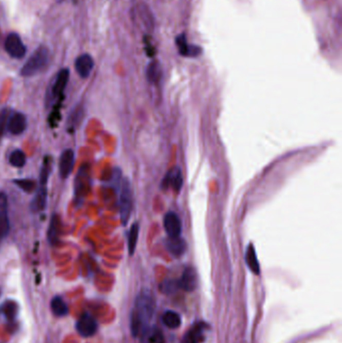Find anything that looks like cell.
I'll list each match as a JSON object with an SVG mask.
<instances>
[{
	"mask_svg": "<svg viewBox=\"0 0 342 343\" xmlns=\"http://www.w3.org/2000/svg\"><path fill=\"white\" fill-rule=\"evenodd\" d=\"M155 308L156 302L153 294L148 290H142L136 298L135 307L131 314V330L135 337L141 336L150 326Z\"/></svg>",
	"mask_w": 342,
	"mask_h": 343,
	"instance_id": "obj_1",
	"label": "cell"
},
{
	"mask_svg": "<svg viewBox=\"0 0 342 343\" xmlns=\"http://www.w3.org/2000/svg\"><path fill=\"white\" fill-rule=\"evenodd\" d=\"M49 62V51L46 47H39L25 62L21 68V76L25 78L33 77L42 71Z\"/></svg>",
	"mask_w": 342,
	"mask_h": 343,
	"instance_id": "obj_2",
	"label": "cell"
},
{
	"mask_svg": "<svg viewBox=\"0 0 342 343\" xmlns=\"http://www.w3.org/2000/svg\"><path fill=\"white\" fill-rule=\"evenodd\" d=\"M133 210V191L130 182L125 179L121 184V196H120V214L121 221L125 226L131 217Z\"/></svg>",
	"mask_w": 342,
	"mask_h": 343,
	"instance_id": "obj_3",
	"label": "cell"
},
{
	"mask_svg": "<svg viewBox=\"0 0 342 343\" xmlns=\"http://www.w3.org/2000/svg\"><path fill=\"white\" fill-rule=\"evenodd\" d=\"M5 49L7 53L14 59H22L26 53V47L17 33H10L5 41Z\"/></svg>",
	"mask_w": 342,
	"mask_h": 343,
	"instance_id": "obj_4",
	"label": "cell"
},
{
	"mask_svg": "<svg viewBox=\"0 0 342 343\" xmlns=\"http://www.w3.org/2000/svg\"><path fill=\"white\" fill-rule=\"evenodd\" d=\"M77 330L83 337L93 336L98 330V323L89 314H82L77 322Z\"/></svg>",
	"mask_w": 342,
	"mask_h": 343,
	"instance_id": "obj_5",
	"label": "cell"
},
{
	"mask_svg": "<svg viewBox=\"0 0 342 343\" xmlns=\"http://www.w3.org/2000/svg\"><path fill=\"white\" fill-rule=\"evenodd\" d=\"M165 231L169 237L181 236L182 224L179 216L175 212H169L164 218Z\"/></svg>",
	"mask_w": 342,
	"mask_h": 343,
	"instance_id": "obj_6",
	"label": "cell"
},
{
	"mask_svg": "<svg viewBox=\"0 0 342 343\" xmlns=\"http://www.w3.org/2000/svg\"><path fill=\"white\" fill-rule=\"evenodd\" d=\"M177 46L179 48L180 55L183 57H188V58H197L203 52V49L201 46L194 45V44H188L187 40H186V34L182 33L180 34L177 40H176Z\"/></svg>",
	"mask_w": 342,
	"mask_h": 343,
	"instance_id": "obj_7",
	"label": "cell"
},
{
	"mask_svg": "<svg viewBox=\"0 0 342 343\" xmlns=\"http://www.w3.org/2000/svg\"><path fill=\"white\" fill-rule=\"evenodd\" d=\"M75 166V152L70 149L65 150L60 159V175L62 179H67Z\"/></svg>",
	"mask_w": 342,
	"mask_h": 343,
	"instance_id": "obj_8",
	"label": "cell"
},
{
	"mask_svg": "<svg viewBox=\"0 0 342 343\" xmlns=\"http://www.w3.org/2000/svg\"><path fill=\"white\" fill-rule=\"evenodd\" d=\"M197 284H198V277H197V273L195 269L192 267L186 268L182 274L181 279L179 281V286L185 291L191 292L196 289Z\"/></svg>",
	"mask_w": 342,
	"mask_h": 343,
	"instance_id": "obj_9",
	"label": "cell"
},
{
	"mask_svg": "<svg viewBox=\"0 0 342 343\" xmlns=\"http://www.w3.org/2000/svg\"><path fill=\"white\" fill-rule=\"evenodd\" d=\"M169 186H172L176 192H180L183 186V174L180 167H174L164 178L163 187L167 189Z\"/></svg>",
	"mask_w": 342,
	"mask_h": 343,
	"instance_id": "obj_10",
	"label": "cell"
},
{
	"mask_svg": "<svg viewBox=\"0 0 342 343\" xmlns=\"http://www.w3.org/2000/svg\"><path fill=\"white\" fill-rule=\"evenodd\" d=\"M94 65L95 62L89 55H82L76 61V70L81 78L86 79L89 77Z\"/></svg>",
	"mask_w": 342,
	"mask_h": 343,
	"instance_id": "obj_11",
	"label": "cell"
},
{
	"mask_svg": "<svg viewBox=\"0 0 342 343\" xmlns=\"http://www.w3.org/2000/svg\"><path fill=\"white\" fill-rule=\"evenodd\" d=\"M166 248L173 256L181 257L186 252L187 244L181 236L168 237V239L166 240Z\"/></svg>",
	"mask_w": 342,
	"mask_h": 343,
	"instance_id": "obj_12",
	"label": "cell"
},
{
	"mask_svg": "<svg viewBox=\"0 0 342 343\" xmlns=\"http://www.w3.org/2000/svg\"><path fill=\"white\" fill-rule=\"evenodd\" d=\"M7 129L12 135H21V134H22L24 132V130L26 129V118H25V116L21 113H16V114L10 116Z\"/></svg>",
	"mask_w": 342,
	"mask_h": 343,
	"instance_id": "obj_13",
	"label": "cell"
},
{
	"mask_svg": "<svg viewBox=\"0 0 342 343\" xmlns=\"http://www.w3.org/2000/svg\"><path fill=\"white\" fill-rule=\"evenodd\" d=\"M141 343H166L164 334L156 326H149L141 335Z\"/></svg>",
	"mask_w": 342,
	"mask_h": 343,
	"instance_id": "obj_14",
	"label": "cell"
},
{
	"mask_svg": "<svg viewBox=\"0 0 342 343\" xmlns=\"http://www.w3.org/2000/svg\"><path fill=\"white\" fill-rule=\"evenodd\" d=\"M206 325L198 323L193 326L185 335L182 343H200L204 339V330Z\"/></svg>",
	"mask_w": 342,
	"mask_h": 343,
	"instance_id": "obj_15",
	"label": "cell"
},
{
	"mask_svg": "<svg viewBox=\"0 0 342 343\" xmlns=\"http://www.w3.org/2000/svg\"><path fill=\"white\" fill-rule=\"evenodd\" d=\"M69 80V69L63 68L58 74L57 80L55 81V84L52 86V94L55 97H60L63 93L64 88L67 85V82Z\"/></svg>",
	"mask_w": 342,
	"mask_h": 343,
	"instance_id": "obj_16",
	"label": "cell"
},
{
	"mask_svg": "<svg viewBox=\"0 0 342 343\" xmlns=\"http://www.w3.org/2000/svg\"><path fill=\"white\" fill-rule=\"evenodd\" d=\"M46 200H47L46 185H41V187L37 191L35 197L31 202V210L33 212H41L46 206Z\"/></svg>",
	"mask_w": 342,
	"mask_h": 343,
	"instance_id": "obj_17",
	"label": "cell"
},
{
	"mask_svg": "<svg viewBox=\"0 0 342 343\" xmlns=\"http://www.w3.org/2000/svg\"><path fill=\"white\" fill-rule=\"evenodd\" d=\"M245 259H246V263L248 265V267L250 268V270L258 275L260 273V265H259V262H258V258H257V254H256V250H255V247L250 244L246 250V256H245Z\"/></svg>",
	"mask_w": 342,
	"mask_h": 343,
	"instance_id": "obj_18",
	"label": "cell"
},
{
	"mask_svg": "<svg viewBox=\"0 0 342 343\" xmlns=\"http://www.w3.org/2000/svg\"><path fill=\"white\" fill-rule=\"evenodd\" d=\"M163 323L170 329H176L181 326V316L177 312L169 310L163 315Z\"/></svg>",
	"mask_w": 342,
	"mask_h": 343,
	"instance_id": "obj_19",
	"label": "cell"
},
{
	"mask_svg": "<svg viewBox=\"0 0 342 343\" xmlns=\"http://www.w3.org/2000/svg\"><path fill=\"white\" fill-rule=\"evenodd\" d=\"M139 232H140V225L139 223H134L131 227L130 233H129V239H128V248H129V254L132 256L137 247L138 238H139Z\"/></svg>",
	"mask_w": 342,
	"mask_h": 343,
	"instance_id": "obj_20",
	"label": "cell"
},
{
	"mask_svg": "<svg viewBox=\"0 0 342 343\" xmlns=\"http://www.w3.org/2000/svg\"><path fill=\"white\" fill-rule=\"evenodd\" d=\"M60 228H61L60 218H59L58 215H53L51 220H50V223H49L48 232H47L48 241L51 244H55L58 241L59 235H60Z\"/></svg>",
	"mask_w": 342,
	"mask_h": 343,
	"instance_id": "obj_21",
	"label": "cell"
},
{
	"mask_svg": "<svg viewBox=\"0 0 342 343\" xmlns=\"http://www.w3.org/2000/svg\"><path fill=\"white\" fill-rule=\"evenodd\" d=\"M50 308H51V311L53 312V314L59 316V317L65 316L68 313L67 304L64 302V300L60 296H56L55 298H52V300L50 302Z\"/></svg>",
	"mask_w": 342,
	"mask_h": 343,
	"instance_id": "obj_22",
	"label": "cell"
},
{
	"mask_svg": "<svg viewBox=\"0 0 342 343\" xmlns=\"http://www.w3.org/2000/svg\"><path fill=\"white\" fill-rule=\"evenodd\" d=\"M161 77V65L157 61H153L148 65L147 79L151 83H157Z\"/></svg>",
	"mask_w": 342,
	"mask_h": 343,
	"instance_id": "obj_23",
	"label": "cell"
},
{
	"mask_svg": "<svg viewBox=\"0 0 342 343\" xmlns=\"http://www.w3.org/2000/svg\"><path fill=\"white\" fill-rule=\"evenodd\" d=\"M26 157L21 150L13 151L9 156V163L15 168H22L25 165Z\"/></svg>",
	"mask_w": 342,
	"mask_h": 343,
	"instance_id": "obj_24",
	"label": "cell"
},
{
	"mask_svg": "<svg viewBox=\"0 0 342 343\" xmlns=\"http://www.w3.org/2000/svg\"><path fill=\"white\" fill-rule=\"evenodd\" d=\"M1 311L7 319L12 320L16 316L17 305H16V303L12 302V301H6V302L3 303Z\"/></svg>",
	"mask_w": 342,
	"mask_h": 343,
	"instance_id": "obj_25",
	"label": "cell"
},
{
	"mask_svg": "<svg viewBox=\"0 0 342 343\" xmlns=\"http://www.w3.org/2000/svg\"><path fill=\"white\" fill-rule=\"evenodd\" d=\"M9 118H10V111L8 109L0 110V141L4 136L5 130L7 129Z\"/></svg>",
	"mask_w": 342,
	"mask_h": 343,
	"instance_id": "obj_26",
	"label": "cell"
},
{
	"mask_svg": "<svg viewBox=\"0 0 342 343\" xmlns=\"http://www.w3.org/2000/svg\"><path fill=\"white\" fill-rule=\"evenodd\" d=\"M10 230V224L8 219V214L4 213L0 215V242L7 236Z\"/></svg>",
	"mask_w": 342,
	"mask_h": 343,
	"instance_id": "obj_27",
	"label": "cell"
},
{
	"mask_svg": "<svg viewBox=\"0 0 342 343\" xmlns=\"http://www.w3.org/2000/svg\"><path fill=\"white\" fill-rule=\"evenodd\" d=\"M50 166H51L50 161H44L41 168V185H46L47 179L49 177V173H50Z\"/></svg>",
	"mask_w": 342,
	"mask_h": 343,
	"instance_id": "obj_28",
	"label": "cell"
},
{
	"mask_svg": "<svg viewBox=\"0 0 342 343\" xmlns=\"http://www.w3.org/2000/svg\"><path fill=\"white\" fill-rule=\"evenodd\" d=\"M15 183L26 192H32L35 187V183L30 180H22V181H16Z\"/></svg>",
	"mask_w": 342,
	"mask_h": 343,
	"instance_id": "obj_29",
	"label": "cell"
},
{
	"mask_svg": "<svg viewBox=\"0 0 342 343\" xmlns=\"http://www.w3.org/2000/svg\"><path fill=\"white\" fill-rule=\"evenodd\" d=\"M8 206H7V197L4 193H0V215L7 213Z\"/></svg>",
	"mask_w": 342,
	"mask_h": 343,
	"instance_id": "obj_30",
	"label": "cell"
}]
</instances>
